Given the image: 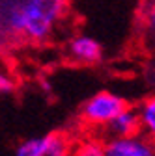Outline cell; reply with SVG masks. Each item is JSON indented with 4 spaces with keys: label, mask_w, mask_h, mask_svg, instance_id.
Listing matches in <instances>:
<instances>
[{
    "label": "cell",
    "mask_w": 155,
    "mask_h": 156,
    "mask_svg": "<svg viewBox=\"0 0 155 156\" xmlns=\"http://www.w3.org/2000/svg\"><path fill=\"white\" fill-rule=\"evenodd\" d=\"M137 113L140 121V132L155 141V95L148 97L146 101L140 102V106L137 108Z\"/></svg>",
    "instance_id": "obj_6"
},
{
    "label": "cell",
    "mask_w": 155,
    "mask_h": 156,
    "mask_svg": "<svg viewBox=\"0 0 155 156\" xmlns=\"http://www.w3.org/2000/svg\"><path fill=\"white\" fill-rule=\"evenodd\" d=\"M69 58L81 65H93L103 60L101 43L92 35H75L69 41Z\"/></svg>",
    "instance_id": "obj_4"
},
{
    "label": "cell",
    "mask_w": 155,
    "mask_h": 156,
    "mask_svg": "<svg viewBox=\"0 0 155 156\" xmlns=\"http://www.w3.org/2000/svg\"><path fill=\"white\" fill-rule=\"evenodd\" d=\"M146 17H148V21H149V28L155 32V0H148Z\"/></svg>",
    "instance_id": "obj_11"
},
{
    "label": "cell",
    "mask_w": 155,
    "mask_h": 156,
    "mask_svg": "<svg viewBox=\"0 0 155 156\" xmlns=\"http://www.w3.org/2000/svg\"><path fill=\"white\" fill-rule=\"evenodd\" d=\"M108 136H133V134H138L140 132V121H138V113H137V108H123L114 119L105 126Z\"/></svg>",
    "instance_id": "obj_5"
},
{
    "label": "cell",
    "mask_w": 155,
    "mask_h": 156,
    "mask_svg": "<svg viewBox=\"0 0 155 156\" xmlns=\"http://www.w3.org/2000/svg\"><path fill=\"white\" fill-rule=\"evenodd\" d=\"M45 138V156H69L71 152V140L64 132H51Z\"/></svg>",
    "instance_id": "obj_7"
},
{
    "label": "cell",
    "mask_w": 155,
    "mask_h": 156,
    "mask_svg": "<svg viewBox=\"0 0 155 156\" xmlns=\"http://www.w3.org/2000/svg\"><path fill=\"white\" fill-rule=\"evenodd\" d=\"M66 13V0H21L6 15V28L30 41H45Z\"/></svg>",
    "instance_id": "obj_1"
},
{
    "label": "cell",
    "mask_w": 155,
    "mask_h": 156,
    "mask_svg": "<svg viewBox=\"0 0 155 156\" xmlns=\"http://www.w3.org/2000/svg\"><path fill=\"white\" fill-rule=\"evenodd\" d=\"M15 156H45V138H28L19 143L15 149Z\"/></svg>",
    "instance_id": "obj_9"
},
{
    "label": "cell",
    "mask_w": 155,
    "mask_h": 156,
    "mask_svg": "<svg viewBox=\"0 0 155 156\" xmlns=\"http://www.w3.org/2000/svg\"><path fill=\"white\" fill-rule=\"evenodd\" d=\"M105 156H155V141L146 134L133 136H108L103 141Z\"/></svg>",
    "instance_id": "obj_3"
},
{
    "label": "cell",
    "mask_w": 155,
    "mask_h": 156,
    "mask_svg": "<svg viewBox=\"0 0 155 156\" xmlns=\"http://www.w3.org/2000/svg\"><path fill=\"white\" fill-rule=\"evenodd\" d=\"M127 101L122 95L112 91H99L92 95L81 108V119L93 128H105L123 108H127Z\"/></svg>",
    "instance_id": "obj_2"
},
{
    "label": "cell",
    "mask_w": 155,
    "mask_h": 156,
    "mask_svg": "<svg viewBox=\"0 0 155 156\" xmlns=\"http://www.w3.org/2000/svg\"><path fill=\"white\" fill-rule=\"evenodd\" d=\"M15 89V82H13V78L4 73V71H0V95H8Z\"/></svg>",
    "instance_id": "obj_10"
},
{
    "label": "cell",
    "mask_w": 155,
    "mask_h": 156,
    "mask_svg": "<svg viewBox=\"0 0 155 156\" xmlns=\"http://www.w3.org/2000/svg\"><path fill=\"white\" fill-rule=\"evenodd\" d=\"M69 156H105L103 141L97 138H84L73 143Z\"/></svg>",
    "instance_id": "obj_8"
}]
</instances>
